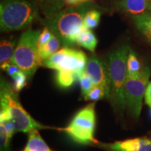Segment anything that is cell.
<instances>
[{
  "instance_id": "1",
  "label": "cell",
  "mask_w": 151,
  "mask_h": 151,
  "mask_svg": "<svg viewBox=\"0 0 151 151\" xmlns=\"http://www.w3.org/2000/svg\"><path fill=\"white\" fill-rule=\"evenodd\" d=\"M93 6L84 2L75 6L67 7L52 18H48V27L66 47L76 43V38L83 27V20L87 13Z\"/></svg>"
},
{
  "instance_id": "2",
  "label": "cell",
  "mask_w": 151,
  "mask_h": 151,
  "mask_svg": "<svg viewBox=\"0 0 151 151\" xmlns=\"http://www.w3.org/2000/svg\"><path fill=\"white\" fill-rule=\"evenodd\" d=\"M37 5L31 0H1L0 28L11 32L29 27L38 16Z\"/></svg>"
},
{
  "instance_id": "3",
  "label": "cell",
  "mask_w": 151,
  "mask_h": 151,
  "mask_svg": "<svg viewBox=\"0 0 151 151\" xmlns=\"http://www.w3.org/2000/svg\"><path fill=\"white\" fill-rule=\"evenodd\" d=\"M130 48L122 45L109 55L107 69L110 83L111 97L113 104L120 109L126 106L124 86L127 76V62Z\"/></svg>"
},
{
  "instance_id": "4",
  "label": "cell",
  "mask_w": 151,
  "mask_h": 151,
  "mask_svg": "<svg viewBox=\"0 0 151 151\" xmlns=\"http://www.w3.org/2000/svg\"><path fill=\"white\" fill-rule=\"evenodd\" d=\"M0 105L1 111H5L9 113L11 120L14 124L16 132L30 133L35 129L49 128L34 120L22 107L17 92L3 79L1 80Z\"/></svg>"
},
{
  "instance_id": "5",
  "label": "cell",
  "mask_w": 151,
  "mask_h": 151,
  "mask_svg": "<svg viewBox=\"0 0 151 151\" xmlns=\"http://www.w3.org/2000/svg\"><path fill=\"white\" fill-rule=\"evenodd\" d=\"M40 35V30L29 29L24 32L11 59V62L18 66L28 78L32 76L37 68L43 65L37 49Z\"/></svg>"
},
{
  "instance_id": "6",
  "label": "cell",
  "mask_w": 151,
  "mask_h": 151,
  "mask_svg": "<svg viewBox=\"0 0 151 151\" xmlns=\"http://www.w3.org/2000/svg\"><path fill=\"white\" fill-rule=\"evenodd\" d=\"M94 106L95 103H91L81 109L71 120L69 125L62 129L76 143L85 145L97 143L94 137L96 123Z\"/></svg>"
},
{
  "instance_id": "7",
  "label": "cell",
  "mask_w": 151,
  "mask_h": 151,
  "mask_svg": "<svg viewBox=\"0 0 151 151\" xmlns=\"http://www.w3.org/2000/svg\"><path fill=\"white\" fill-rule=\"evenodd\" d=\"M150 76V69L148 67L143 68L137 76H127L124 86V96L126 105L134 116L139 118L143 105V98Z\"/></svg>"
},
{
  "instance_id": "8",
  "label": "cell",
  "mask_w": 151,
  "mask_h": 151,
  "mask_svg": "<svg viewBox=\"0 0 151 151\" xmlns=\"http://www.w3.org/2000/svg\"><path fill=\"white\" fill-rule=\"evenodd\" d=\"M85 71L94 86H102L105 88L107 98L109 99L111 97V89L107 67L97 56L92 55L88 58Z\"/></svg>"
},
{
  "instance_id": "9",
  "label": "cell",
  "mask_w": 151,
  "mask_h": 151,
  "mask_svg": "<svg viewBox=\"0 0 151 151\" xmlns=\"http://www.w3.org/2000/svg\"><path fill=\"white\" fill-rule=\"evenodd\" d=\"M87 62L88 58L83 52L67 48V51L57 66L55 70L71 71L78 76L79 78L82 73L86 71Z\"/></svg>"
},
{
  "instance_id": "10",
  "label": "cell",
  "mask_w": 151,
  "mask_h": 151,
  "mask_svg": "<svg viewBox=\"0 0 151 151\" xmlns=\"http://www.w3.org/2000/svg\"><path fill=\"white\" fill-rule=\"evenodd\" d=\"M104 147L111 151H151V140L148 138H135L116 141Z\"/></svg>"
},
{
  "instance_id": "11",
  "label": "cell",
  "mask_w": 151,
  "mask_h": 151,
  "mask_svg": "<svg viewBox=\"0 0 151 151\" xmlns=\"http://www.w3.org/2000/svg\"><path fill=\"white\" fill-rule=\"evenodd\" d=\"M118 6L124 12L138 16L151 11V0H122Z\"/></svg>"
},
{
  "instance_id": "12",
  "label": "cell",
  "mask_w": 151,
  "mask_h": 151,
  "mask_svg": "<svg viewBox=\"0 0 151 151\" xmlns=\"http://www.w3.org/2000/svg\"><path fill=\"white\" fill-rule=\"evenodd\" d=\"M22 151H52L41 138L37 129L29 133L27 144Z\"/></svg>"
},
{
  "instance_id": "13",
  "label": "cell",
  "mask_w": 151,
  "mask_h": 151,
  "mask_svg": "<svg viewBox=\"0 0 151 151\" xmlns=\"http://www.w3.org/2000/svg\"><path fill=\"white\" fill-rule=\"evenodd\" d=\"M43 13L48 18H52L67 7V0H39Z\"/></svg>"
},
{
  "instance_id": "14",
  "label": "cell",
  "mask_w": 151,
  "mask_h": 151,
  "mask_svg": "<svg viewBox=\"0 0 151 151\" xmlns=\"http://www.w3.org/2000/svg\"><path fill=\"white\" fill-rule=\"evenodd\" d=\"M76 43L79 46L83 47L92 52H94L97 45V39L91 30L83 26L80 33L77 36Z\"/></svg>"
},
{
  "instance_id": "15",
  "label": "cell",
  "mask_w": 151,
  "mask_h": 151,
  "mask_svg": "<svg viewBox=\"0 0 151 151\" xmlns=\"http://www.w3.org/2000/svg\"><path fill=\"white\" fill-rule=\"evenodd\" d=\"M134 21L137 29L151 42V16L147 13L134 16Z\"/></svg>"
},
{
  "instance_id": "16",
  "label": "cell",
  "mask_w": 151,
  "mask_h": 151,
  "mask_svg": "<svg viewBox=\"0 0 151 151\" xmlns=\"http://www.w3.org/2000/svg\"><path fill=\"white\" fill-rule=\"evenodd\" d=\"M16 41L8 39H2L0 43V63L1 65L7 62H11V59L15 52Z\"/></svg>"
},
{
  "instance_id": "17",
  "label": "cell",
  "mask_w": 151,
  "mask_h": 151,
  "mask_svg": "<svg viewBox=\"0 0 151 151\" xmlns=\"http://www.w3.org/2000/svg\"><path fill=\"white\" fill-rule=\"evenodd\" d=\"M60 39L57 37L56 35H55L52 33V37L50 40L41 49L39 50V56L40 58L41 61L43 62L44 60H46L47 58L53 55L55 52L58 51V49L60 48Z\"/></svg>"
},
{
  "instance_id": "18",
  "label": "cell",
  "mask_w": 151,
  "mask_h": 151,
  "mask_svg": "<svg viewBox=\"0 0 151 151\" xmlns=\"http://www.w3.org/2000/svg\"><path fill=\"white\" fill-rule=\"evenodd\" d=\"M76 80H78V77L75 73L65 70L57 71V83L62 88H69Z\"/></svg>"
},
{
  "instance_id": "19",
  "label": "cell",
  "mask_w": 151,
  "mask_h": 151,
  "mask_svg": "<svg viewBox=\"0 0 151 151\" xmlns=\"http://www.w3.org/2000/svg\"><path fill=\"white\" fill-rule=\"evenodd\" d=\"M127 76L133 77L137 76L140 73L143 68H141V65L137 58L134 52L130 49L129 55L127 62Z\"/></svg>"
},
{
  "instance_id": "20",
  "label": "cell",
  "mask_w": 151,
  "mask_h": 151,
  "mask_svg": "<svg viewBox=\"0 0 151 151\" xmlns=\"http://www.w3.org/2000/svg\"><path fill=\"white\" fill-rule=\"evenodd\" d=\"M101 12L95 9H91L87 13L83 20V26L87 29H94L99 24Z\"/></svg>"
},
{
  "instance_id": "21",
  "label": "cell",
  "mask_w": 151,
  "mask_h": 151,
  "mask_svg": "<svg viewBox=\"0 0 151 151\" xmlns=\"http://www.w3.org/2000/svg\"><path fill=\"white\" fill-rule=\"evenodd\" d=\"M107 97L105 88L102 86H94L93 88L84 96L86 101H98L104 97Z\"/></svg>"
},
{
  "instance_id": "22",
  "label": "cell",
  "mask_w": 151,
  "mask_h": 151,
  "mask_svg": "<svg viewBox=\"0 0 151 151\" xmlns=\"http://www.w3.org/2000/svg\"><path fill=\"white\" fill-rule=\"evenodd\" d=\"M12 78L14 80V83H13L12 87L15 91L17 92L22 90L27 85V76L23 71H19L14 77H12Z\"/></svg>"
},
{
  "instance_id": "23",
  "label": "cell",
  "mask_w": 151,
  "mask_h": 151,
  "mask_svg": "<svg viewBox=\"0 0 151 151\" xmlns=\"http://www.w3.org/2000/svg\"><path fill=\"white\" fill-rule=\"evenodd\" d=\"M11 136L9 134L8 130L2 123L0 124V143L1 151H9Z\"/></svg>"
},
{
  "instance_id": "24",
  "label": "cell",
  "mask_w": 151,
  "mask_h": 151,
  "mask_svg": "<svg viewBox=\"0 0 151 151\" xmlns=\"http://www.w3.org/2000/svg\"><path fill=\"white\" fill-rule=\"evenodd\" d=\"M79 82H80L81 88V92H82V95L84 96L90 91V90L93 88L94 85L90 78L88 77V76L86 74V71L82 73V74L78 78Z\"/></svg>"
},
{
  "instance_id": "25",
  "label": "cell",
  "mask_w": 151,
  "mask_h": 151,
  "mask_svg": "<svg viewBox=\"0 0 151 151\" xmlns=\"http://www.w3.org/2000/svg\"><path fill=\"white\" fill-rule=\"evenodd\" d=\"M52 35V33L51 32L50 29L48 27H45L42 32H41V35L39 36V40H38L37 43V49L38 51L40 50L41 48H43L49 41L50 40Z\"/></svg>"
},
{
  "instance_id": "26",
  "label": "cell",
  "mask_w": 151,
  "mask_h": 151,
  "mask_svg": "<svg viewBox=\"0 0 151 151\" xmlns=\"http://www.w3.org/2000/svg\"><path fill=\"white\" fill-rule=\"evenodd\" d=\"M1 68L4 71H5L7 73V74L9 76H11V78L14 77L19 71H21L18 66L13 64L12 62H7V63L3 64V65H1Z\"/></svg>"
},
{
  "instance_id": "27",
  "label": "cell",
  "mask_w": 151,
  "mask_h": 151,
  "mask_svg": "<svg viewBox=\"0 0 151 151\" xmlns=\"http://www.w3.org/2000/svg\"><path fill=\"white\" fill-rule=\"evenodd\" d=\"M145 101L151 108V82L149 83L145 92Z\"/></svg>"
},
{
  "instance_id": "28",
  "label": "cell",
  "mask_w": 151,
  "mask_h": 151,
  "mask_svg": "<svg viewBox=\"0 0 151 151\" xmlns=\"http://www.w3.org/2000/svg\"><path fill=\"white\" fill-rule=\"evenodd\" d=\"M147 14H148L150 16H151V11H149V12H148V13H147Z\"/></svg>"
},
{
  "instance_id": "29",
  "label": "cell",
  "mask_w": 151,
  "mask_h": 151,
  "mask_svg": "<svg viewBox=\"0 0 151 151\" xmlns=\"http://www.w3.org/2000/svg\"><path fill=\"white\" fill-rule=\"evenodd\" d=\"M83 2H86V1H88V0H83Z\"/></svg>"
},
{
  "instance_id": "30",
  "label": "cell",
  "mask_w": 151,
  "mask_h": 151,
  "mask_svg": "<svg viewBox=\"0 0 151 151\" xmlns=\"http://www.w3.org/2000/svg\"><path fill=\"white\" fill-rule=\"evenodd\" d=\"M150 116H151V108H150Z\"/></svg>"
}]
</instances>
